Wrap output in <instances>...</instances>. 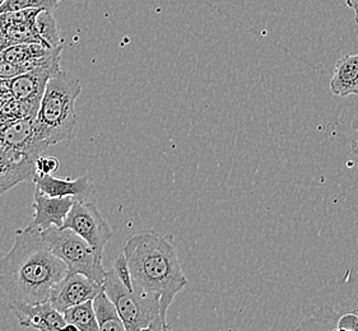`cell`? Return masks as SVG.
Returning <instances> with one entry per match:
<instances>
[{"mask_svg": "<svg viewBox=\"0 0 358 331\" xmlns=\"http://www.w3.org/2000/svg\"><path fill=\"white\" fill-rule=\"evenodd\" d=\"M66 273L41 230L27 226L15 230L12 249L0 260V288L13 302H46L52 286Z\"/></svg>", "mask_w": 358, "mask_h": 331, "instance_id": "6da1fadb", "label": "cell"}, {"mask_svg": "<svg viewBox=\"0 0 358 331\" xmlns=\"http://www.w3.org/2000/svg\"><path fill=\"white\" fill-rule=\"evenodd\" d=\"M122 253L133 287L159 295L162 315L167 317L175 297L187 286L170 238L153 230L139 232L127 240Z\"/></svg>", "mask_w": 358, "mask_h": 331, "instance_id": "7a4b0ae2", "label": "cell"}, {"mask_svg": "<svg viewBox=\"0 0 358 331\" xmlns=\"http://www.w3.org/2000/svg\"><path fill=\"white\" fill-rule=\"evenodd\" d=\"M82 92L78 78L62 69L51 77L34 119L37 137L51 145L73 139L78 122L76 102Z\"/></svg>", "mask_w": 358, "mask_h": 331, "instance_id": "3957f363", "label": "cell"}, {"mask_svg": "<svg viewBox=\"0 0 358 331\" xmlns=\"http://www.w3.org/2000/svg\"><path fill=\"white\" fill-rule=\"evenodd\" d=\"M108 298L114 302L125 331L169 330L167 317L161 311L159 295L147 293L134 287H127L113 267L102 281Z\"/></svg>", "mask_w": 358, "mask_h": 331, "instance_id": "277c9868", "label": "cell"}, {"mask_svg": "<svg viewBox=\"0 0 358 331\" xmlns=\"http://www.w3.org/2000/svg\"><path fill=\"white\" fill-rule=\"evenodd\" d=\"M41 233L51 251L64 263L66 274H82L97 283L103 281L108 272L102 264L103 251L96 250L68 228L50 227L41 230Z\"/></svg>", "mask_w": 358, "mask_h": 331, "instance_id": "5b68a950", "label": "cell"}, {"mask_svg": "<svg viewBox=\"0 0 358 331\" xmlns=\"http://www.w3.org/2000/svg\"><path fill=\"white\" fill-rule=\"evenodd\" d=\"M60 55L62 50H57L43 64L7 80L8 89L13 100L24 105L32 117L36 116L48 82L60 71Z\"/></svg>", "mask_w": 358, "mask_h": 331, "instance_id": "8992f818", "label": "cell"}, {"mask_svg": "<svg viewBox=\"0 0 358 331\" xmlns=\"http://www.w3.org/2000/svg\"><path fill=\"white\" fill-rule=\"evenodd\" d=\"M62 228L72 230L100 251L105 250V246L113 237L111 226L94 203L88 202L87 199L74 200Z\"/></svg>", "mask_w": 358, "mask_h": 331, "instance_id": "52a82bcc", "label": "cell"}, {"mask_svg": "<svg viewBox=\"0 0 358 331\" xmlns=\"http://www.w3.org/2000/svg\"><path fill=\"white\" fill-rule=\"evenodd\" d=\"M102 289V283L92 281L82 274H66L52 286L48 301L55 310L63 314L69 307L94 300Z\"/></svg>", "mask_w": 358, "mask_h": 331, "instance_id": "ba28073f", "label": "cell"}, {"mask_svg": "<svg viewBox=\"0 0 358 331\" xmlns=\"http://www.w3.org/2000/svg\"><path fill=\"white\" fill-rule=\"evenodd\" d=\"M34 119L35 117H22L7 123L4 128H0V145L36 161L37 157L49 147L43 145L37 137Z\"/></svg>", "mask_w": 358, "mask_h": 331, "instance_id": "9c48e42d", "label": "cell"}, {"mask_svg": "<svg viewBox=\"0 0 358 331\" xmlns=\"http://www.w3.org/2000/svg\"><path fill=\"white\" fill-rule=\"evenodd\" d=\"M9 309L15 314L18 324L24 329L43 331L66 329V323L63 314L55 310L49 301L36 303V304L10 301Z\"/></svg>", "mask_w": 358, "mask_h": 331, "instance_id": "30bf717a", "label": "cell"}, {"mask_svg": "<svg viewBox=\"0 0 358 331\" xmlns=\"http://www.w3.org/2000/svg\"><path fill=\"white\" fill-rule=\"evenodd\" d=\"M38 12L41 10L26 9L0 15V38L6 43L7 47L17 43H41L35 27Z\"/></svg>", "mask_w": 358, "mask_h": 331, "instance_id": "8fae6325", "label": "cell"}, {"mask_svg": "<svg viewBox=\"0 0 358 331\" xmlns=\"http://www.w3.org/2000/svg\"><path fill=\"white\" fill-rule=\"evenodd\" d=\"M74 200L76 199L69 196L54 198L35 190L32 204L34 216L29 226L40 230H48L50 227H62Z\"/></svg>", "mask_w": 358, "mask_h": 331, "instance_id": "7c38bea8", "label": "cell"}, {"mask_svg": "<svg viewBox=\"0 0 358 331\" xmlns=\"http://www.w3.org/2000/svg\"><path fill=\"white\" fill-rule=\"evenodd\" d=\"M35 175V159L0 145V196Z\"/></svg>", "mask_w": 358, "mask_h": 331, "instance_id": "4fadbf2b", "label": "cell"}, {"mask_svg": "<svg viewBox=\"0 0 358 331\" xmlns=\"http://www.w3.org/2000/svg\"><path fill=\"white\" fill-rule=\"evenodd\" d=\"M32 181L35 182L36 190L43 194L54 198L69 196L76 200L88 199L94 193V186L88 176H80L78 179H64L55 177L54 175H37L35 173Z\"/></svg>", "mask_w": 358, "mask_h": 331, "instance_id": "5bb4252c", "label": "cell"}, {"mask_svg": "<svg viewBox=\"0 0 358 331\" xmlns=\"http://www.w3.org/2000/svg\"><path fill=\"white\" fill-rule=\"evenodd\" d=\"M329 87L336 97L358 94V52L338 59Z\"/></svg>", "mask_w": 358, "mask_h": 331, "instance_id": "9a60e30c", "label": "cell"}, {"mask_svg": "<svg viewBox=\"0 0 358 331\" xmlns=\"http://www.w3.org/2000/svg\"><path fill=\"white\" fill-rule=\"evenodd\" d=\"M92 304L99 330L125 331L114 302L108 298L103 289L92 300Z\"/></svg>", "mask_w": 358, "mask_h": 331, "instance_id": "2e32d148", "label": "cell"}, {"mask_svg": "<svg viewBox=\"0 0 358 331\" xmlns=\"http://www.w3.org/2000/svg\"><path fill=\"white\" fill-rule=\"evenodd\" d=\"M63 316L66 323L65 330L99 331L92 300L69 307L63 312Z\"/></svg>", "mask_w": 358, "mask_h": 331, "instance_id": "e0dca14e", "label": "cell"}, {"mask_svg": "<svg viewBox=\"0 0 358 331\" xmlns=\"http://www.w3.org/2000/svg\"><path fill=\"white\" fill-rule=\"evenodd\" d=\"M35 27H36L37 35L40 37L41 43L46 47L55 49L59 46H63L62 37H60L59 29H57V23L51 10L38 12L36 21H35Z\"/></svg>", "mask_w": 358, "mask_h": 331, "instance_id": "ac0fdd59", "label": "cell"}, {"mask_svg": "<svg viewBox=\"0 0 358 331\" xmlns=\"http://www.w3.org/2000/svg\"><path fill=\"white\" fill-rule=\"evenodd\" d=\"M62 1L63 0H6L0 6V15L20 12V10H26V9L54 12Z\"/></svg>", "mask_w": 358, "mask_h": 331, "instance_id": "d6986e66", "label": "cell"}, {"mask_svg": "<svg viewBox=\"0 0 358 331\" xmlns=\"http://www.w3.org/2000/svg\"><path fill=\"white\" fill-rule=\"evenodd\" d=\"M59 167V159L52 156H38L35 161V173L37 175H54Z\"/></svg>", "mask_w": 358, "mask_h": 331, "instance_id": "ffe728a7", "label": "cell"}, {"mask_svg": "<svg viewBox=\"0 0 358 331\" xmlns=\"http://www.w3.org/2000/svg\"><path fill=\"white\" fill-rule=\"evenodd\" d=\"M336 330L338 331H358L357 312H345L338 317L336 321Z\"/></svg>", "mask_w": 358, "mask_h": 331, "instance_id": "44dd1931", "label": "cell"}, {"mask_svg": "<svg viewBox=\"0 0 358 331\" xmlns=\"http://www.w3.org/2000/svg\"><path fill=\"white\" fill-rule=\"evenodd\" d=\"M347 7L351 8L355 13V22L358 24V0H345Z\"/></svg>", "mask_w": 358, "mask_h": 331, "instance_id": "7402d4cb", "label": "cell"}, {"mask_svg": "<svg viewBox=\"0 0 358 331\" xmlns=\"http://www.w3.org/2000/svg\"><path fill=\"white\" fill-rule=\"evenodd\" d=\"M351 151L355 154H358V140H353L351 143Z\"/></svg>", "mask_w": 358, "mask_h": 331, "instance_id": "603a6c76", "label": "cell"}, {"mask_svg": "<svg viewBox=\"0 0 358 331\" xmlns=\"http://www.w3.org/2000/svg\"><path fill=\"white\" fill-rule=\"evenodd\" d=\"M351 128L355 130V131H358V119H355V120L352 122Z\"/></svg>", "mask_w": 358, "mask_h": 331, "instance_id": "cb8c5ba5", "label": "cell"}, {"mask_svg": "<svg viewBox=\"0 0 358 331\" xmlns=\"http://www.w3.org/2000/svg\"><path fill=\"white\" fill-rule=\"evenodd\" d=\"M4 1H6V0H0V6H1Z\"/></svg>", "mask_w": 358, "mask_h": 331, "instance_id": "d4e9b609", "label": "cell"}]
</instances>
